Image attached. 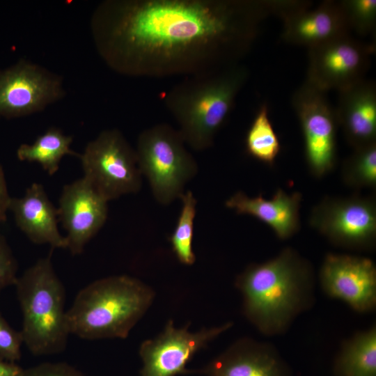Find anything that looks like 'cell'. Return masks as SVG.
I'll use <instances>...</instances> for the list:
<instances>
[{"mask_svg": "<svg viewBox=\"0 0 376 376\" xmlns=\"http://www.w3.org/2000/svg\"><path fill=\"white\" fill-rule=\"evenodd\" d=\"M72 136L65 135L58 128L52 127L38 136L32 144H21L16 152L19 161L37 162L49 175L55 174L65 155L77 157L80 154L70 148Z\"/></svg>", "mask_w": 376, "mask_h": 376, "instance_id": "obj_21", "label": "cell"}, {"mask_svg": "<svg viewBox=\"0 0 376 376\" xmlns=\"http://www.w3.org/2000/svg\"><path fill=\"white\" fill-rule=\"evenodd\" d=\"M203 376H292L275 347L244 337L236 340L204 366L188 369Z\"/></svg>", "mask_w": 376, "mask_h": 376, "instance_id": "obj_15", "label": "cell"}, {"mask_svg": "<svg viewBox=\"0 0 376 376\" xmlns=\"http://www.w3.org/2000/svg\"><path fill=\"white\" fill-rule=\"evenodd\" d=\"M22 343L21 331L10 327L0 313V359L13 363L19 360Z\"/></svg>", "mask_w": 376, "mask_h": 376, "instance_id": "obj_26", "label": "cell"}, {"mask_svg": "<svg viewBox=\"0 0 376 376\" xmlns=\"http://www.w3.org/2000/svg\"><path fill=\"white\" fill-rule=\"evenodd\" d=\"M326 93L306 80L292 97L302 130L307 166L318 178L331 171L337 159L338 123Z\"/></svg>", "mask_w": 376, "mask_h": 376, "instance_id": "obj_8", "label": "cell"}, {"mask_svg": "<svg viewBox=\"0 0 376 376\" xmlns=\"http://www.w3.org/2000/svg\"><path fill=\"white\" fill-rule=\"evenodd\" d=\"M65 95L62 77L30 61L22 58L0 69V117L29 116Z\"/></svg>", "mask_w": 376, "mask_h": 376, "instance_id": "obj_10", "label": "cell"}, {"mask_svg": "<svg viewBox=\"0 0 376 376\" xmlns=\"http://www.w3.org/2000/svg\"><path fill=\"white\" fill-rule=\"evenodd\" d=\"M375 49L350 34L308 49L306 80L324 92L344 90L364 79Z\"/></svg>", "mask_w": 376, "mask_h": 376, "instance_id": "obj_12", "label": "cell"}, {"mask_svg": "<svg viewBox=\"0 0 376 376\" xmlns=\"http://www.w3.org/2000/svg\"><path fill=\"white\" fill-rule=\"evenodd\" d=\"M309 224L334 245L372 248L376 240L375 200L357 195L324 197L312 209Z\"/></svg>", "mask_w": 376, "mask_h": 376, "instance_id": "obj_9", "label": "cell"}, {"mask_svg": "<svg viewBox=\"0 0 376 376\" xmlns=\"http://www.w3.org/2000/svg\"><path fill=\"white\" fill-rule=\"evenodd\" d=\"M8 211L13 213L17 227L33 243L49 244L52 249H67L65 237L58 229V210L42 185L34 182L23 196L11 197Z\"/></svg>", "mask_w": 376, "mask_h": 376, "instance_id": "obj_17", "label": "cell"}, {"mask_svg": "<svg viewBox=\"0 0 376 376\" xmlns=\"http://www.w3.org/2000/svg\"><path fill=\"white\" fill-rule=\"evenodd\" d=\"M249 77L236 64L218 71L187 77L164 97L186 145L196 151L210 148Z\"/></svg>", "mask_w": 376, "mask_h": 376, "instance_id": "obj_3", "label": "cell"}, {"mask_svg": "<svg viewBox=\"0 0 376 376\" xmlns=\"http://www.w3.org/2000/svg\"><path fill=\"white\" fill-rule=\"evenodd\" d=\"M10 198L5 173L0 164V224L6 219Z\"/></svg>", "mask_w": 376, "mask_h": 376, "instance_id": "obj_29", "label": "cell"}, {"mask_svg": "<svg viewBox=\"0 0 376 376\" xmlns=\"http://www.w3.org/2000/svg\"><path fill=\"white\" fill-rule=\"evenodd\" d=\"M334 376H376V327L344 340L334 359Z\"/></svg>", "mask_w": 376, "mask_h": 376, "instance_id": "obj_20", "label": "cell"}, {"mask_svg": "<svg viewBox=\"0 0 376 376\" xmlns=\"http://www.w3.org/2000/svg\"><path fill=\"white\" fill-rule=\"evenodd\" d=\"M21 376H85L65 363H44L24 369Z\"/></svg>", "mask_w": 376, "mask_h": 376, "instance_id": "obj_28", "label": "cell"}, {"mask_svg": "<svg viewBox=\"0 0 376 376\" xmlns=\"http://www.w3.org/2000/svg\"><path fill=\"white\" fill-rule=\"evenodd\" d=\"M178 130L159 123L142 131L135 148L142 175L148 180L155 199L167 205L184 194L186 185L198 171Z\"/></svg>", "mask_w": 376, "mask_h": 376, "instance_id": "obj_6", "label": "cell"}, {"mask_svg": "<svg viewBox=\"0 0 376 376\" xmlns=\"http://www.w3.org/2000/svg\"><path fill=\"white\" fill-rule=\"evenodd\" d=\"M52 250L27 268L15 284L22 313L23 343L35 356L62 352L70 334L65 288L53 267Z\"/></svg>", "mask_w": 376, "mask_h": 376, "instance_id": "obj_5", "label": "cell"}, {"mask_svg": "<svg viewBox=\"0 0 376 376\" xmlns=\"http://www.w3.org/2000/svg\"><path fill=\"white\" fill-rule=\"evenodd\" d=\"M342 178L353 188L375 187L376 143L354 149L343 163Z\"/></svg>", "mask_w": 376, "mask_h": 376, "instance_id": "obj_24", "label": "cell"}, {"mask_svg": "<svg viewBox=\"0 0 376 376\" xmlns=\"http://www.w3.org/2000/svg\"><path fill=\"white\" fill-rule=\"evenodd\" d=\"M231 322L191 332L189 324L176 327L169 320L162 332L141 344L139 354L142 362L140 376H177L187 375L188 362L199 350L230 329Z\"/></svg>", "mask_w": 376, "mask_h": 376, "instance_id": "obj_11", "label": "cell"}, {"mask_svg": "<svg viewBox=\"0 0 376 376\" xmlns=\"http://www.w3.org/2000/svg\"><path fill=\"white\" fill-rule=\"evenodd\" d=\"M23 370L15 363L0 359V376H21Z\"/></svg>", "mask_w": 376, "mask_h": 376, "instance_id": "obj_30", "label": "cell"}, {"mask_svg": "<svg viewBox=\"0 0 376 376\" xmlns=\"http://www.w3.org/2000/svg\"><path fill=\"white\" fill-rule=\"evenodd\" d=\"M17 262L5 237L0 234V294L15 284L18 278Z\"/></svg>", "mask_w": 376, "mask_h": 376, "instance_id": "obj_27", "label": "cell"}, {"mask_svg": "<svg viewBox=\"0 0 376 376\" xmlns=\"http://www.w3.org/2000/svg\"><path fill=\"white\" fill-rule=\"evenodd\" d=\"M79 158L83 177L108 202L140 191L142 174L135 148L120 130L102 131Z\"/></svg>", "mask_w": 376, "mask_h": 376, "instance_id": "obj_7", "label": "cell"}, {"mask_svg": "<svg viewBox=\"0 0 376 376\" xmlns=\"http://www.w3.org/2000/svg\"><path fill=\"white\" fill-rule=\"evenodd\" d=\"M338 127L354 149L376 143V86L363 79L338 92Z\"/></svg>", "mask_w": 376, "mask_h": 376, "instance_id": "obj_18", "label": "cell"}, {"mask_svg": "<svg viewBox=\"0 0 376 376\" xmlns=\"http://www.w3.org/2000/svg\"><path fill=\"white\" fill-rule=\"evenodd\" d=\"M246 152L254 159L272 166L280 152L281 144L270 121L266 103L260 105L245 137Z\"/></svg>", "mask_w": 376, "mask_h": 376, "instance_id": "obj_22", "label": "cell"}, {"mask_svg": "<svg viewBox=\"0 0 376 376\" xmlns=\"http://www.w3.org/2000/svg\"><path fill=\"white\" fill-rule=\"evenodd\" d=\"M278 8V0H105L90 26L118 74L191 77L239 64Z\"/></svg>", "mask_w": 376, "mask_h": 376, "instance_id": "obj_1", "label": "cell"}, {"mask_svg": "<svg viewBox=\"0 0 376 376\" xmlns=\"http://www.w3.org/2000/svg\"><path fill=\"white\" fill-rule=\"evenodd\" d=\"M155 297L151 287L128 275L94 281L79 291L66 311L69 333L86 340L125 339Z\"/></svg>", "mask_w": 376, "mask_h": 376, "instance_id": "obj_4", "label": "cell"}, {"mask_svg": "<svg viewBox=\"0 0 376 376\" xmlns=\"http://www.w3.org/2000/svg\"><path fill=\"white\" fill-rule=\"evenodd\" d=\"M315 283L312 265L291 247L267 261L250 264L235 282L244 315L266 336L284 334L313 306Z\"/></svg>", "mask_w": 376, "mask_h": 376, "instance_id": "obj_2", "label": "cell"}, {"mask_svg": "<svg viewBox=\"0 0 376 376\" xmlns=\"http://www.w3.org/2000/svg\"><path fill=\"white\" fill-rule=\"evenodd\" d=\"M339 3L350 31L362 36L373 33L376 26L375 0H343Z\"/></svg>", "mask_w": 376, "mask_h": 376, "instance_id": "obj_25", "label": "cell"}, {"mask_svg": "<svg viewBox=\"0 0 376 376\" xmlns=\"http://www.w3.org/2000/svg\"><path fill=\"white\" fill-rule=\"evenodd\" d=\"M319 281L325 294L356 312L367 313L376 306V267L368 258L329 253L320 267Z\"/></svg>", "mask_w": 376, "mask_h": 376, "instance_id": "obj_13", "label": "cell"}, {"mask_svg": "<svg viewBox=\"0 0 376 376\" xmlns=\"http://www.w3.org/2000/svg\"><path fill=\"white\" fill-rule=\"evenodd\" d=\"M58 203L67 249L72 255L81 254L106 222L108 201L82 177L63 187Z\"/></svg>", "mask_w": 376, "mask_h": 376, "instance_id": "obj_14", "label": "cell"}, {"mask_svg": "<svg viewBox=\"0 0 376 376\" xmlns=\"http://www.w3.org/2000/svg\"><path fill=\"white\" fill-rule=\"evenodd\" d=\"M301 200L299 192L290 194L282 189H278L269 199L265 198L262 194L249 197L237 191L226 201L225 205L238 214L257 218L268 225L279 239L284 240L299 230Z\"/></svg>", "mask_w": 376, "mask_h": 376, "instance_id": "obj_19", "label": "cell"}, {"mask_svg": "<svg viewBox=\"0 0 376 376\" xmlns=\"http://www.w3.org/2000/svg\"><path fill=\"white\" fill-rule=\"evenodd\" d=\"M180 199L182 207L169 241L178 261L185 265L190 266L196 261L193 240L197 201L190 190L185 191Z\"/></svg>", "mask_w": 376, "mask_h": 376, "instance_id": "obj_23", "label": "cell"}, {"mask_svg": "<svg viewBox=\"0 0 376 376\" xmlns=\"http://www.w3.org/2000/svg\"><path fill=\"white\" fill-rule=\"evenodd\" d=\"M311 3L291 10L283 21L282 40L308 49L350 34V28L338 1H324L315 8Z\"/></svg>", "mask_w": 376, "mask_h": 376, "instance_id": "obj_16", "label": "cell"}]
</instances>
